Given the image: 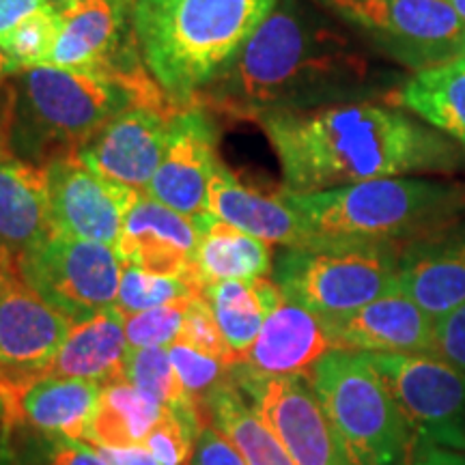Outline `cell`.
Returning <instances> with one entry per match:
<instances>
[{"label":"cell","instance_id":"cell-6","mask_svg":"<svg viewBox=\"0 0 465 465\" xmlns=\"http://www.w3.org/2000/svg\"><path fill=\"white\" fill-rule=\"evenodd\" d=\"M405 243L319 240L278 254L274 282L289 300L339 322L399 289Z\"/></svg>","mask_w":465,"mask_h":465},{"label":"cell","instance_id":"cell-39","mask_svg":"<svg viewBox=\"0 0 465 465\" xmlns=\"http://www.w3.org/2000/svg\"><path fill=\"white\" fill-rule=\"evenodd\" d=\"M407 465H465V452L414 440Z\"/></svg>","mask_w":465,"mask_h":465},{"label":"cell","instance_id":"cell-2","mask_svg":"<svg viewBox=\"0 0 465 465\" xmlns=\"http://www.w3.org/2000/svg\"><path fill=\"white\" fill-rule=\"evenodd\" d=\"M257 124L276 151L284 192L293 194L463 164L450 138L373 100L265 114Z\"/></svg>","mask_w":465,"mask_h":465},{"label":"cell","instance_id":"cell-31","mask_svg":"<svg viewBox=\"0 0 465 465\" xmlns=\"http://www.w3.org/2000/svg\"><path fill=\"white\" fill-rule=\"evenodd\" d=\"M58 37V11L48 7L35 11L0 39V48L14 58L20 69L48 65Z\"/></svg>","mask_w":465,"mask_h":465},{"label":"cell","instance_id":"cell-18","mask_svg":"<svg viewBox=\"0 0 465 465\" xmlns=\"http://www.w3.org/2000/svg\"><path fill=\"white\" fill-rule=\"evenodd\" d=\"M334 349L328 323L281 291L267 308L257 341L235 371L261 380L308 377L319 360Z\"/></svg>","mask_w":465,"mask_h":465},{"label":"cell","instance_id":"cell-34","mask_svg":"<svg viewBox=\"0 0 465 465\" xmlns=\"http://www.w3.org/2000/svg\"><path fill=\"white\" fill-rule=\"evenodd\" d=\"M168 356L174 366L179 381H182L183 391L190 394L196 403L205 407L207 394L229 380L231 371L223 360L207 356V353L199 351V349L183 345V342L174 341L168 345Z\"/></svg>","mask_w":465,"mask_h":465},{"label":"cell","instance_id":"cell-33","mask_svg":"<svg viewBox=\"0 0 465 465\" xmlns=\"http://www.w3.org/2000/svg\"><path fill=\"white\" fill-rule=\"evenodd\" d=\"M192 298L174 300L151 311L125 315V336L130 347H168L177 341Z\"/></svg>","mask_w":465,"mask_h":465},{"label":"cell","instance_id":"cell-11","mask_svg":"<svg viewBox=\"0 0 465 465\" xmlns=\"http://www.w3.org/2000/svg\"><path fill=\"white\" fill-rule=\"evenodd\" d=\"M134 0H83L58 11L48 65L121 83L144 67L132 25Z\"/></svg>","mask_w":465,"mask_h":465},{"label":"cell","instance_id":"cell-35","mask_svg":"<svg viewBox=\"0 0 465 465\" xmlns=\"http://www.w3.org/2000/svg\"><path fill=\"white\" fill-rule=\"evenodd\" d=\"M177 341L183 342V345L199 349V351L207 353V356L223 360L229 369H232L229 347H226V341L223 332H220L216 319H213L212 308H209L207 300L203 295H194L192 298L188 315L183 319L182 332H179Z\"/></svg>","mask_w":465,"mask_h":465},{"label":"cell","instance_id":"cell-26","mask_svg":"<svg viewBox=\"0 0 465 465\" xmlns=\"http://www.w3.org/2000/svg\"><path fill=\"white\" fill-rule=\"evenodd\" d=\"M394 95L401 106L465 147V54L416 72Z\"/></svg>","mask_w":465,"mask_h":465},{"label":"cell","instance_id":"cell-14","mask_svg":"<svg viewBox=\"0 0 465 465\" xmlns=\"http://www.w3.org/2000/svg\"><path fill=\"white\" fill-rule=\"evenodd\" d=\"M216 124L207 108H183L174 114L164 158L144 194L194 220L201 232L216 220L209 209V183L218 164Z\"/></svg>","mask_w":465,"mask_h":465},{"label":"cell","instance_id":"cell-23","mask_svg":"<svg viewBox=\"0 0 465 465\" xmlns=\"http://www.w3.org/2000/svg\"><path fill=\"white\" fill-rule=\"evenodd\" d=\"M52 231L48 166L14 155L0 162V252L17 263Z\"/></svg>","mask_w":465,"mask_h":465},{"label":"cell","instance_id":"cell-16","mask_svg":"<svg viewBox=\"0 0 465 465\" xmlns=\"http://www.w3.org/2000/svg\"><path fill=\"white\" fill-rule=\"evenodd\" d=\"M199 240L201 226L194 220L162 205L143 192L125 213L114 250L124 265H134L151 274L182 278L203 295L194 274V252Z\"/></svg>","mask_w":465,"mask_h":465},{"label":"cell","instance_id":"cell-25","mask_svg":"<svg viewBox=\"0 0 465 465\" xmlns=\"http://www.w3.org/2000/svg\"><path fill=\"white\" fill-rule=\"evenodd\" d=\"M281 287L270 278L257 281H223L203 291L212 308L226 347L231 351L232 369L240 366L263 328L267 308L278 298Z\"/></svg>","mask_w":465,"mask_h":465},{"label":"cell","instance_id":"cell-21","mask_svg":"<svg viewBox=\"0 0 465 465\" xmlns=\"http://www.w3.org/2000/svg\"><path fill=\"white\" fill-rule=\"evenodd\" d=\"M399 289L435 322L465 304V226L407 242Z\"/></svg>","mask_w":465,"mask_h":465},{"label":"cell","instance_id":"cell-5","mask_svg":"<svg viewBox=\"0 0 465 465\" xmlns=\"http://www.w3.org/2000/svg\"><path fill=\"white\" fill-rule=\"evenodd\" d=\"M308 381L347 465H407L414 435L366 353L334 349Z\"/></svg>","mask_w":465,"mask_h":465},{"label":"cell","instance_id":"cell-9","mask_svg":"<svg viewBox=\"0 0 465 465\" xmlns=\"http://www.w3.org/2000/svg\"><path fill=\"white\" fill-rule=\"evenodd\" d=\"M15 265L20 276L74 323L116 306L124 261L106 243L52 231Z\"/></svg>","mask_w":465,"mask_h":465},{"label":"cell","instance_id":"cell-38","mask_svg":"<svg viewBox=\"0 0 465 465\" xmlns=\"http://www.w3.org/2000/svg\"><path fill=\"white\" fill-rule=\"evenodd\" d=\"M48 440V465H108L93 444L80 440L45 438Z\"/></svg>","mask_w":465,"mask_h":465},{"label":"cell","instance_id":"cell-37","mask_svg":"<svg viewBox=\"0 0 465 465\" xmlns=\"http://www.w3.org/2000/svg\"><path fill=\"white\" fill-rule=\"evenodd\" d=\"M185 465H246V461L212 422H205Z\"/></svg>","mask_w":465,"mask_h":465},{"label":"cell","instance_id":"cell-19","mask_svg":"<svg viewBox=\"0 0 465 465\" xmlns=\"http://www.w3.org/2000/svg\"><path fill=\"white\" fill-rule=\"evenodd\" d=\"M100 383L52 375L3 383V427L5 431L26 427L45 438L84 440L100 403Z\"/></svg>","mask_w":465,"mask_h":465},{"label":"cell","instance_id":"cell-24","mask_svg":"<svg viewBox=\"0 0 465 465\" xmlns=\"http://www.w3.org/2000/svg\"><path fill=\"white\" fill-rule=\"evenodd\" d=\"M130 342L125 336V315L116 308L97 312L74 323L44 375L84 380L108 386L125 381V358Z\"/></svg>","mask_w":465,"mask_h":465},{"label":"cell","instance_id":"cell-47","mask_svg":"<svg viewBox=\"0 0 465 465\" xmlns=\"http://www.w3.org/2000/svg\"><path fill=\"white\" fill-rule=\"evenodd\" d=\"M5 418V407H3V401H0V422H3Z\"/></svg>","mask_w":465,"mask_h":465},{"label":"cell","instance_id":"cell-42","mask_svg":"<svg viewBox=\"0 0 465 465\" xmlns=\"http://www.w3.org/2000/svg\"><path fill=\"white\" fill-rule=\"evenodd\" d=\"M11 127H14V93H9L0 100V162L11 158L9 141Z\"/></svg>","mask_w":465,"mask_h":465},{"label":"cell","instance_id":"cell-17","mask_svg":"<svg viewBox=\"0 0 465 465\" xmlns=\"http://www.w3.org/2000/svg\"><path fill=\"white\" fill-rule=\"evenodd\" d=\"M173 119L174 114L164 110L130 106L114 116L78 158L110 182L147 192L164 158Z\"/></svg>","mask_w":465,"mask_h":465},{"label":"cell","instance_id":"cell-36","mask_svg":"<svg viewBox=\"0 0 465 465\" xmlns=\"http://www.w3.org/2000/svg\"><path fill=\"white\" fill-rule=\"evenodd\" d=\"M433 353L465 373V304L435 322Z\"/></svg>","mask_w":465,"mask_h":465},{"label":"cell","instance_id":"cell-3","mask_svg":"<svg viewBox=\"0 0 465 465\" xmlns=\"http://www.w3.org/2000/svg\"><path fill=\"white\" fill-rule=\"evenodd\" d=\"M278 0H134L132 25L143 61L177 106L240 54Z\"/></svg>","mask_w":465,"mask_h":465},{"label":"cell","instance_id":"cell-48","mask_svg":"<svg viewBox=\"0 0 465 465\" xmlns=\"http://www.w3.org/2000/svg\"><path fill=\"white\" fill-rule=\"evenodd\" d=\"M0 465H9V463H0Z\"/></svg>","mask_w":465,"mask_h":465},{"label":"cell","instance_id":"cell-4","mask_svg":"<svg viewBox=\"0 0 465 465\" xmlns=\"http://www.w3.org/2000/svg\"><path fill=\"white\" fill-rule=\"evenodd\" d=\"M284 199L300 213L312 240L407 243L459 224L465 185L435 179L383 177Z\"/></svg>","mask_w":465,"mask_h":465},{"label":"cell","instance_id":"cell-27","mask_svg":"<svg viewBox=\"0 0 465 465\" xmlns=\"http://www.w3.org/2000/svg\"><path fill=\"white\" fill-rule=\"evenodd\" d=\"M272 248L259 237L213 220L201 232L194 252V274L201 291L223 281H257L272 272Z\"/></svg>","mask_w":465,"mask_h":465},{"label":"cell","instance_id":"cell-12","mask_svg":"<svg viewBox=\"0 0 465 465\" xmlns=\"http://www.w3.org/2000/svg\"><path fill=\"white\" fill-rule=\"evenodd\" d=\"M240 391L289 452L293 465H347L308 377H248L232 369Z\"/></svg>","mask_w":465,"mask_h":465},{"label":"cell","instance_id":"cell-32","mask_svg":"<svg viewBox=\"0 0 465 465\" xmlns=\"http://www.w3.org/2000/svg\"><path fill=\"white\" fill-rule=\"evenodd\" d=\"M192 295L199 293L182 278L151 274V272L138 270L134 265H124L119 298H116L114 308L124 315H134V312L151 311V308L164 306L168 302L182 298H192Z\"/></svg>","mask_w":465,"mask_h":465},{"label":"cell","instance_id":"cell-1","mask_svg":"<svg viewBox=\"0 0 465 465\" xmlns=\"http://www.w3.org/2000/svg\"><path fill=\"white\" fill-rule=\"evenodd\" d=\"M312 0H278L257 33L196 95L232 119L362 102L386 89L383 74Z\"/></svg>","mask_w":465,"mask_h":465},{"label":"cell","instance_id":"cell-15","mask_svg":"<svg viewBox=\"0 0 465 465\" xmlns=\"http://www.w3.org/2000/svg\"><path fill=\"white\" fill-rule=\"evenodd\" d=\"M52 229L116 248L125 213L143 192L91 171L78 155L48 162Z\"/></svg>","mask_w":465,"mask_h":465},{"label":"cell","instance_id":"cell-8","mask_svg":"<svg viewBox=\"0 0 465 465\" xmlns=\"http://www.w3.org/2000/svg\"><path fill=\"white\" fill-rule=\"evenodd\" d=\"M401 65H444L465 54V20L446 0H317Z\"/></svg>","mask_w":465,"mask_h":465},{"label":"cell","instance_id":"cell-22","mask_svg":"<svg viewBox=\"0 0 465 465\" xmlns=\"http://www.w3.org/2000/svg\"><path fill=\"white\" fill-rule=\"evenodd\" d=\"M209 209L218 220L248 235L284 248H302L312 243V232L284 194H263L248 188L218 162L209 183Z\"/></svg>","mask_w":465,"mask_h":465},{"label":"cell","instance_id":"cell-30","mask_svg":"<svg viewBox=\"0 0 465 465\" xmlns=\"http://www.w3.org/2000/svg\"><path fill=\"white\" fill-rule=\"evenodd\" d=\"M125 381L171 410L199 405L183 391L168 356V347H130L125 358Z\"/></svg>","mask_w":465,"mask_h":465},{"label":"cell","instance_id":"cell-43","mask_svg":"<svg viewBox=\"0 0 465 465\" xmlns=\"http://www.w3.org/2000/svg\"><path fill=\"white\" fill-rule=\"evenodd\" d=\"M22 69L17 63L11 58L7 52L0 48V83H5V80H11L15 74H20Z\"/></svg>","mask_w":465,"mask_h":465},{"label":"cell","instance_id":"cell-10","mask_svg":"<svg viewBox=\"0 0 465 465\" xmlns=\"http://www.w3.org/2000/svg\"><path fill=\"white\" fill-rule=\"evenodd\" d=\"M364 353V351H362ZM414 440L465 452V373L435 353H366Z\"/></svg>","mask_w":465,"mask_h":465},{"label":"cell","instance_id":"cell-20","mask_svg":"<svg viewBox=\"0 0 465 465\" xmlns=\"http://www.w3.org/2000/svg\"><path fill=\"white\" fill-rule=\"evenodd\" d=\"M334 347L364 353H433L435 319L403 291L383 298L339 322L328 323Z\"/></svg>","mask_w":465,"mask_h":465},{"label":"cell","instance_id":"cell-46","mask_svg":"<svg viewBox=\"0 0 465 465\" xmlns=\"http://www.w3.org/2000/svg\"><path fill=\"white\" fill-rule=\"evenodd\" d=\"M11 265H15V261H11L7 254L0 252V274H3V272L7 270V267H11Z\"/></svg>","mask_w":465,"mask_h":465},{"label":"cell","instance_id":"cell-45","mask_svg":"<svg viewBox=\"0 0 465 465\" xmlns=\"http://www.w3.org/2000/svg\"><path fill=\"white\" fill-rule=\"evenodd\" d=\"M52 7L61 9V7H69V5H75V3H83V0H48Z\"/></svg>","mask_w":465,"mask_h":465},{"label":"cell","instance_id":"cell-40","mask_svg":"<svg viewBox=\"0 0 465 465\" xmlns=\"http://www.w3.org/2000/svg\"><path fill=\"white\" fill-rule=\"evenodd\" d=\"M48 0H0V39L35 11L48 7Z\"/></svg>","mask_w":465,"mask_h":465},{"label":"cell","instance_id":"cell-41","mask_svg":"<svg viewBox=\"0 0 465 465\" xmlns=\"http://www.w3.org/2000/svg\"><path fill=\"white\" fill-rule=\"evenodd\" d=\"M95 449L108 465H160L144 444L125 446V449H102V446H95Z\"/></svg>","mask_w":465,"mask_h":465},{"label":"cell","instance_id":"cell-13","mask_svg":"<svg viewBox=\"0 0 465 465\" xmlns=\"http://www.w3.org/2000/svg\"><path fill=\"white\" fill-rule=\"evenodd\" d=\"M74 322L11 265L0 274V386L45 373Z\"/></svg>","mask_w":465,"mask_h":465},{"label":"cell","instance_id":"cell-28","mask_svg":"<svg viewBox=\"0 0 465 465\" xmlns=\"http://www.w3.org/2000/svg\"><path fill=\"white\" fill-rule=\"evenodd\" d=\"M205 411L209 422L235 446L246 465H293L289 452L232 380V371L229 380L207 394Z\"/></svg>","mask_w":465,"mask_h":465},{"label":"cell","instance_id":"cell-7","mask_svg":"<svg viewBox=\"0 0 465 465\" xmlns=\"http://www.w3.org/2000/svg\"><path fill=\"white\" fill-rule=\"evenodd\" d=\"M14 127L35 151L78 155L114 116L134 104L132 93L95 74L54 65L14 75Z\"/></svg>","mask_w":465,"mask_h":465},{"label":"cell","instance_id":"cell-29","mask_svg":"<svg viewBox=\"0 0 465 465\" xmlns=\"http://www.w3.org/2000/svg\"><path fill=\"white\" fill-rule=\"evenodd\" d=\"M166 410L164 403L138 391L132 383H108L102 388L100 403L83 441L102 446V449H125V446L143 444L155 422L166 414Z\"/></svg>","mask_w":465,"mask_h":465},{"label":"cell","instance_id":"cell-44","mask_svg":"<svg viewBox=\"0 0 465 465\" xmlns=\"http://www.w3.org/2000/svg\"><path fill=\"white\" fill-rule=\"evenodd\" d=\"M446 3H449V5H450V7H452V9H455V11H457V14H459V15H461V17H463V20H465V0H446Z\"/></svg>","mask_w":465,"mask_h":465}]
</instances>
